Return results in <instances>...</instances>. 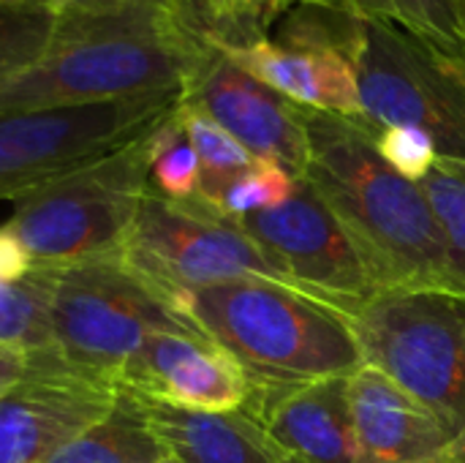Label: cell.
<instances>
[{"label":"cell","instance_id":"obj_28","mask_svg":"<svg viewBox=\"0 0 465 463\" xmlns=\"http://www.w3.org/2000/svg\"><path fill=\"white\" fill-rule=\"evenodd\" d=\"M33 267H35V262H33L30 251L19 243V237L14 232L0 226V281L16 284L25 276H30Z\"/></svg>","mask_w":465,"mask_h":463},{"label":"cell","instance_id":"obj_25","mask_svg":"<svg viewBox=\"0 0 465 463\" xmlns=\"http://www.w3.org/2000/svg\"><path fill=\"white\" fill-rule=\"evenodd\" d=\"M420 186L444 229L455 270L465 284V164L439 158Z\"/></svg>","mask_w":465,"mask_h":463},{"label":"cell","instance_id":"obj_26","mask_svg":"<svg viewBox=\"0 0 465 463\" xmlns=\"http://www.w3.org/2000/svg\"><path fill=\"white\" fill-rule=\"evenodd\" d=\"M297 180L300 177H294L283 166L256 158L253 166L226 188V194L218 202V213L223 218L240 221L242 216H251L259 210H272L294 194Z\"/></svg>","mask_w":465,"mask_h":463},{"label":"cell","instance_id":"obj_34","mask_svg":"<svg viewBox=\"0 0 465 463\" xmlns=\"http://www.w3.org/2000/svg\"><path fill=\"white\" fill-rule=\"evenodd\" d=\"M463 57H465V55H463Z\"/></svg>","mask_w":465,"mask_h":463},{"label":"cell","instance_id":"obj_27","mask_svg":"<svg viewBox=\"0 0 465 463\" xmlns=\"http://www.w3.org/2000/svg\"><path fill=\"white\" fill-rule=\"evenodd\" d=\"M376 150L379 156L406 180L422 183L428 172L436 166L439 153L428 134L414 126H384L376 128Z\"/></svg>","mask_w":465,"mask_h":463},{"label":"cell","instance_id":"obj_10","mask_svg":"<svg viewBox=\"0 0 465 463\" xmlns=\"http://www.w3.org/2000/svg\"><path fill=\"white\" fill-rule=\"evenodd\" d=\"M237 224L300 292L346 317L384 295L346 229L305 177L283 205L242 216Z\"/></svg>","mask_w":465,"mask_h":463},{"label":"cell","instance_id":"obj_18","mask_svg":"<svg viewBox=\"0 0 465 463\" xmlns=\"http://www.w3.org/2000/svg\"><path fill=\"white\" fill-rule=\"evenodd\" d=\"M163 456L169 453L147 420L144 398L120 390L98 423L65 442L46 463H158Z\"/></svg>","mask_w":465,"mask_h":463},{"label":"cell","instance_id":"obj_30","mask_svg":"<svg viewBox=\"0 0 465 463\" xmlns=\"http://www.w3.org/2000/svg\"><path fill=\"white\" fill-rule=\"evenodd\" d=\"M297 5H322V8H341V11H357L351 0H283V14ZM360 14V11H357Z\"/></svg>","mask_w":465,"mask_h":463},{"label":"cell","instance_id":"obj_19","mask_svg":"<svg viewBox=\"0 0 465 463\" xmlns=\"http://www.w3.org/2000/svg\"><path fill=\"white\" fill-rule=\"evenodd\" d=\"M52 278L54 265H35L16 284L0 281V349L22 360L60 355L52 336Z\"/></svg>","mask_w":465,"mask_h":463},{"label":"cell","instance_id":"obj_12","mask_svg":"<svg viewBox=\"0 0 465 463\" xmlns=\"http://www.w3.org/2000/svg\"><path fill=\"white\" fill-rule=\"evenodd\" d=\"M185 104L213 117L253 158L272 161L302 177L308 169V134L302 106L240 68L218 46L185 93Z\"/></svg>","mask_w":465,"mask_h":463},{"label":"cell","instance_id":"obj_4","mask_svg":"<svg viewBox=\"0 0 465 463\" xmlns=\"http://www.w3.org/2000/svg\"><path fill=\"white\" fill-rule=\"evenodd\" d=\"M155 128L14 199L3 226L19 237L35 265L63 267L123 251L136 210L150 191Z\"/></svg>","mask_w":465,"mask_h":463},{"label":"cell","instance_id":"obj_17","mask_svg":"<svg viewBox=\"0 0 465 463\" xmlns=\"http://www.w3.org/2000/svg\"><path fill=\"white\" fill-rule=\"evenodd\" d=\"M147 420L180 463H302L248 412H185L144 401Z\"/></svg>","mask_w":465,"mask_h":463},{"label":"cell","instance_id":"obj_33","mask_svg":"<svg viewBox=\"0 0 465 463\" xmlns=\"http://www.w3.org/2000/svg\"><path fill=\"white\" fill-rule=\"evenodd\" d=\"M158 463H180V461H177V458H172V456H163Z\"/></svg>","mask_w":465,"mask_h":463},{"label":"cell","instance_id":"obj_22","mask_svg":"<svg viewBox=\"0 0 465 463\" xmlns=\"http://www.w3.org/2000/svg\"><path fill=\"white\" fill-rule=\"evenodd\" d=\"M63 0H0V87L33 68L52 44Z\"/></svg>","mask_w":465,"mask_h":463},{"label":"cell","instance_id":"obj_13","mask_svg":"<svg viewBox=\"0 0 465 463\" xmlns=\"http://www.w3.org/2000/svg\"><path fill=\"white\" fill-rule=\"evenodd\" d=\"M123 390L185 412H237L251 377L218 344L191 333H155L120 368Z\"/></svg>","mask_w":465,"mask_h":463},{"label":"cell","instance_id":"obj_6","mask_svg":"<svg viewBox=\"0 0 465 463\" xmlns=\"http://www.w3.org/2000/svg\"><path fill=\"white\" fill-rule=\"evenodd\" d=\"M365 363L392 377L465 439V306L430 292H387L349 317Z\"/></svg>","mask_w":465,"mask_h":463},{"label":"cell","instance_id":"obj_21","mask_svg":"<svg viewBox=\"0 0 465 463\" xmlns=\"http://www.w3.org/2000/svg\"><path fill=\"white\" fill-rule=\"evenodd\" d=\"M362 19L392 25L439 49L465 55V0H351Z\"/></svg>","mask_w":465,"mask_h":463},{"label":"cell","instance_id":"obj_15","mask_svg":"<svg viewBox=\"0 0 465 463\" xmlns=\"http://www.w3.org/2000/svg\"><path fill=\"white\" fill-rule=\"evenodd\" d=\"M346 396L365 463H436L460 442L417 396L368 363L346 379Z\"/></svg>","mask_w":465,"mask_h":463},{"label":"cell","instance_id":"obj_29","mask_svg":"<svg viewBox=\"0 0 465 463\" xmlns=\"http://www.w3.org/2000/svg\"><path fill=\"white\" fill-rule=\"evenodd\" d=\"M25 366H27V360H22V357H16L11 352H3L0 349V390L8 388L11 382H16L25 374Z\"/></svg>","mask_w":465,"mask_h":463},{"label":"cell","instance_id":"obj_11","mask_svg":"<svg viewBox=\"0 0 465 463\" xmlns=\"http://www.w3.org/2000/svg\"><path fill=\"white\" fill-rule=\"evenodd\" d=\"M120 382L60 355L27 360L0 390V463H46L65 442L98 423L117 401Z\"/></svg>","mask_w":465,"mask_h":463},{"label":"cell","instance_id":"obj_5","mask_svg":"<svg viewBox=\"0 0 465 463\" xmlns=\"http://www.w3.org/2000/svg\"><path fill=\"white\" fill-rule=\"evenodd\" d=\"M49 314L60 357L114 379L150 336H202L120 254L54 267Z\"/></svg>","mask_w":465,"mask_h":463},{"label":"cell","instance_id":"obj_14","mask_svg":"<svg viewBox=\"0 0 465 463\" xmlns=\"http://www.w3.org/2000/svg\"><path fill=\"white\" fill-rule=\"evenodd\" d=\"M346 379L251 382L242 412L302 463H365L351 423Z\"/></svg>","mask_w":465,"mask_h":463},{"label":"cell","instance_id":"obj_16","mask_svg":"<svg viewBox=\"0 0 465 463\" xmlns=\"http://www.w3.org/2000/svg\"><path fill=\"white\" fill-rule=\"evenodd\" d=\"M240 68L302 109L365 120L354 63L332 49L281 46L270 38L248 46H218Z\"/></svg>","mask_w":465,"mask_h":463},{"label":"cell","instance_id":"obj_7","mask_svg":"<svg viewBox=\"0 0 465 463\" xmlns=\"http://www.w3.org/2000/svg\"><path fill=\"white\" fill-rule=\"evenodd\" d=\"M365 120L373 128L414 126L439 158L465 164V57L365 19L354 52Z\"/></svg>","mask_w":465,"mask_h":463},{"label":"cell","instance_id":"obj_24","mask_svg":"<svg viewBox=\"0 0 465 463\" xmlns=\"http://www.w3.org/2000/svg\"><path fill=\"white\" fill-rule=\"evenodd\" d=\"M199 158L183 131L180 106L155 128L153 161H150V186L166 199L188 202L199 196Z\"/></svg>","mask_w":465,"mask_h":463},{"label":"cell","instance_id":"obj_31","mask_svg":"<svg viewBox=\"0 0 465 463\" xmlns=\"http://www.w3.org/2000/svg\"><path fill=\"white\" fill-rule=\"evenodd\" d=\"M436 463H465V439H460L444 458H439Z\"/></svg>","mask_w":465,"mask_h":463},{"label":"cell","instance_id":"obj_8","mask_svg":"<svg viewBox=\"0 0 465 463\" xmlns=\"http://www.w3.org/2000/svg\"><path fill=\"white\" fill-rule=\"evenodd\" d=\"M120 257L172 306L183 292L240 278H272L294 287L237 221L223 218L196 196L188 202L166 199L153 186Z\"/></svg>","mask_w":465,"mask_h":463},{"label":"cell","instance_id":"obj_1","mask_svg":"<svg viewBox=\"0 0 465 463\" xmlns=\"http://www.w3.org/2000/svg\"><path fill=\"white\" fill-rule=\"evenodd\" d=\"M213 52L180 0H63L49 49L0 87V112L185 98Z\"/></svg>","mask_w":465,"mask_h":463},{"label":"cell","instance_id":"obj_9","mask_svg":"<svg viewBox=\"0 0 465 463\" xmlns=\"http://www.w3.org/2000/svg\"><path fill=\"white\" fill-rule=\"evenodd\" d=\"M183 101V96H142L90 106L0 112V202H14L134 142Z\"/></svg>","mask_w":465,"mask_h":463},{"label":"cell","instance_id":"obj_3","mask_svg":"<svg viewBox=\"0 0 465 463\" xmlns=\"http://www.w3.org/2000/svg\"><path fill=\"white\" fill-rule=\"evenodd\" d=\"M174 308L229 352L251 382H319L365 366L349 317L272 278H240L174 297Z\"/></svg>","mask_w":465,"mask_h":463},{"label":"cell","instance_id":"obj_2","mask_svg":"<svg viewBox=\"0 0 465 463\" xmlns=\"http://www.w3.org/2000/svg\"><path fill=\"white\" fill-rule=\"evenodd\" d=\"M305 180L327 202L381 292H430L465 306L444 229L420 183L401 177L376 150V128L302 109Z\"/></svg>","mask_w":465,"mask_h":463},{"label":"cell","instance_id":"obj_23","mask_svg":"<svg viewBox=\"0 0 465 463\" xmlns=\"http://www.w3.org/2000/svg\"><path fill=\"white\" fill-rule=\"evenodd\" d=\"M283 0H196L193 22L215 46H248L270 38Z\"/></svg>","mask_w":465,"mask_h":463},{"label":"cell","instance_id":"obj_20","mask_svg":"<svg viewBox=\"0 0 465 463\" xmlns=\"http://www.w3.org/2000/svg\"><path fill=\"white\" fill-rule=\"evenodd\" d=\"M180 123L183 131L199 158L202 180H199V196L204 205H210L218 213V202L226 194V188L245 175L253 166V156L229 134L223 131L213 117L199 112L191 104H180Z\"/></svg>","mask_w":465,"mask_h":463},{"label":"cell","instance_id":"obj_32","mask_svg":"<svg viewBox=\"0 0 465 463\" xmlns=\"http://www.w3.org/2000/svg\"><path fill=\"white\" fill-rule=\"evenodd\" d=\"M180 5H183V8L188 11V16L193 19V5H196V0H180Z\"/></svg>","mask_w":465,"mask_h":463}]
</instances>
